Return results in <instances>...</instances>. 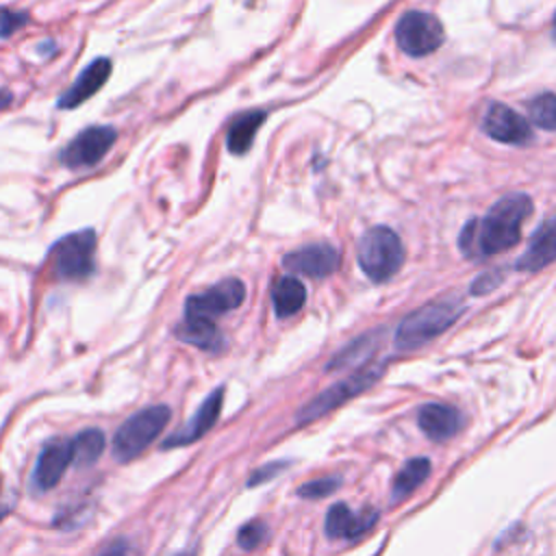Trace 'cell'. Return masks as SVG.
<instances>
[{"instance_id":"1","label":"cell","mask_w":556,"mask_h":556,"mask_svg":"<svg viewBox=\"0 0 556 556\" xmlns=\"http://www.w3.org/2000/svg\"><path fill=\"white\" fill-rule=\"evenodd\" d=\"M534 204L526 193H508L497 200L484 217L471 219L458 235V248L467 258H489L515 248L521 239V226Z\"/></svg>"},{"instance_id":"2","label":"cell","mask_w":556,"mask_h":556,"mask_svg":"<svg viewBox=\"0 0 556 556\" xmlns=\"http://www.w3.org/2000/svg\"><path fill=\"white\" fill-rule=\"evenodd\" d=\"M465 311L460 298H441L406 315L395 330L397 350H415L445 332Z\"/></svg>"},{"instance_id":"3","label":"cell","mask_w":556,"mask_h":556,"mask_svg":"<svg viewBox=\"0 0 556 556\" xmlns=\"http://www.w3.org/2000/svg\"><path fill=\"white\" fill-rule=\"evenodd\" d=\"M358 265L374 282H387L404 263V243L387 226L369 228L356 243Z\"/></svg>"},{"instance_id":"4","label":"cell","mask_w":556,"mask_h":556,"mask_svg":"<svg viewBox=\"0 0 556 556\" xmlns=\"http://www.w3.org/2000/svg\"><path fill=\"white\" fill-rule=\"evenodd\" d=\"M167 421H169V408L163 404L148 406L130 415L115 432L113 456L119 463H130L163 432Z\"/></svg>"},{"instance_id":"5","label":"cell","mask_w":556,"mask_h":556,"mask_svg":"<svg viewBox=\"0 0 556 556\" xmlns=\"http://www.w3.org/2000/svg\"><path fill=\"white\" fill-rule=\"evenodd\" d=\"M52 276L59 280L80 282L96 269V235L91 228L61 237L50 248Z\"/></svg>"},{"instance_id":"6","label":"cell","mask_w":556,"mask_h":556,"mask_svg":"<svg viewBox=\"0 0 556 556\" xmlns=\"http://www.w3.org/2000/svg\"><path fill=\"white\" fill-rule=\"evenodd\" d=\"M443 24L428 11H408L395 24V41L408 56H426L441 48Z\"/></svg>"},{"instance_id":"7","label":"cell","mask_w":556,"mask_h":556,"mask_svg":"<svg viewBox=\"0 0 556 556\" xmlns=\"http://www.w3.org/2000/svg\"><path fill=\"white\" fill-rule=\"evenodd\" d=\"M382 376V367H367L358 374H352L345 380L334 382L332 387H328L326 391H321L319 395H315L304 408L298 410V424H308L315 421L319 417H324L326 413L334 410L337 406L345 404L350 397L363 393L365 389H369L378 378Z\"/></svg>"},{"instance_id":"8","label":"cell","mask_w":556,"mask_h":556,"mask_svg":"<svg viewBox=\"0 0 556 556\" xmlns=\"http://www.w3.org/2000/svg\"><path fill=\"white\" fill-rule=\"evenodd\" d=\"M117 139V130L113 126H89L80 130L59 154L65 167H93L98 165L111 146Z\"/></svg>"},{"instance_id":"9","label":"cell","mask_w":556,"mask_h":556,"mask_svg":"<svg viewBox=\"0 0 556 556\" xmlns=\"http://www.w3.org/2000/svg\"><path fill=\"white\" fill-rule=\"evenodd\" d=\"M245 300V285L239 278H224L202 293L189 295L185 302V317L215 319Z\"/></svg>"},{"instance_id":"10","label":"cell","mask_w":556,"mask_h":556,"mask_svg":"<svg viewBox=\"0 0 556 556\" xmlns=\"http://www.w3.org/2000/svg\"><path fill=\"white\" fill-rule=\"evenodd\" d=\"M482 130L491 139L508 146H526L532 141V128L526 117L502 102L489 104L482 117Z\"/></svg>"},{"instance_id":"11","label":"cell","mask_w":556,"mask_h":556,"mask_svg":"<svg viewBox=\"0 0 556 556\" xmlns=\"http://www.w3.org/2000/svg\"><path fill=\"white\" fill-rule=\"evenodd\" d=\"M341 263V252L330 243H308L293 250L282 258V265L293 274H304L308 278H326L337 271Z\"/></svg>"},{"instance_id":"12","label":"cell","mask_w":556,"mask_h":556,"mask_svg":"<svg viewBox=\"0 0 556 556\" xmlns=\"http://www.w3.org/2000/svg\"><path fill=\"white\" fill-rule=\"evenodd\" d=\"M72 463V443L67 439H59L48 443L37 463H35V471H33V484L37 486V491H50L59 484V480L63 478L65 469Z\"/></svg>"},{"instance_id":"13","label":"cell","mask_w":556,"mask_h":556,"mask_svg":"<svg viewBox=\"0 0 556 556\" xmlns=\"http://www.w3.org/2000/svg\"><path fill=\"white\" fill-rule=\"evenodd\" d=\"M111 61L106 56H98L93 59L80 74L78 78L72 83L70 89H65L59 98V109H76L78 104L87 102L91 96H96L104 83L111 76Z\"/></svg>"},{"instance_id":"14","label":"cell","mask_w":556,"mask_h":556,"mask_svg":"<svg viewBox=\"0 0 556 556\" xmlns=\"http://www.w3.org/2000/svg\"><path fill=\"white\" fill-rule=\"evenodd\" d=\"M222 400H224V389H215L204 402L202 406L195 410V415L191 417V421L187 426H182L180 430H176L169 439L163 441V447H180V445H189L193 441H198L200 437H204L217 421L219 410H222Z\"/></svg>"},{"instance_id":"15","label":"cell","mask_w":556,"mask_h":556,"mask_svg":"<svg viewBox=\"0 0 556 556\" xmlns=\"http://www.w3.org/2000/svg\"><path fill=\"white\" fill-rule=\"evenodd\" d=\"M378 519L376 510L352 513L348 504H332L326 515V534L330 539H358L363 536Z\"/></svg>"},{"instance_id":"16","label":"cell","mask_w":556,"mask_h":556,"mask_svg":"<svg viewBox=\"0 0 556 556\" xmlns=\"http://www.w3.org/2000/svg\"><path fill=\"white\" fill-rule=\"evenodd\" d=\"M556 261V217L534 230L526 252L517 258L515 269L539 271Z\"/></svg>"},{"instance_id":"17","label":"cell","mask_w":556,"mask_h":556,"mask_svg":"<svg viewBox=\"0 0 556 556\" xmlns=\"http://www.w3.org/2000/svg\"><path fill=\"white\" fill-rule=\"evenodd\" d=\"M417 421H419V428L424 430V434L428 439H432V441H447L460 428V413L454 406H450V404L430 402V404L419 408Z\"/></svg>"},{"instance_id":"18","label":"cell","mask_w":556,"mask_h":556,"mask_svg":"<svg viewBox=\"0 0 556 556\" xmlns=\"http://www.w3.org/2000/svg\"><path fill=\"white\" fill-rule=\"evenodd\" d=\"M176 337L185 343H191L200 350H208V352H217L224 343L219 328L215 326L213 319H202V317H185L178 326H176Z\"/></svg>"},{"instance_id":"19","label":"cell","mask_w":556,"mask_h":556,"mask_svg":"<svg viewBox=\"0 0 556 556\" xmlns=\"http://www.w3.org/2000/svg\"><path fill=\"white\" fill-rule=\"evenodd\" d=\"M271 302L278 317H291L304 306L306 289L295 276H282L271 287Z\"/></svg>"},{"instance_id":"20","label":"cell","mask_w":556,"mask_h":556,"mask_svg":"<svg viewBox=\"0 0 556 556\" xmlns=\"http://www.w3.org/2000/svg\"><path fill=\"white\" fill-rule=\"evenodd\" d=\"M263 122H265L263 111H245L243 115H239L228 128V137H226L228 150L232 154H245L252 148L256 130L261 128Z\"/></svg>"},{"instance_id":"21","label":"cell","mask_w":556,"mask_h":556,"mask_svg":"<svg viewBox=\"0 0 556 556\" xmlns=\"http://www.w3.org/2000/svg\"><path fill=\"white\" fill-rule=\"evenodd\" d=\"M70 443H72V463L78 467H89L102 456L106 439L102 430L87 428L78 432Z\"/></svg>"},{"instance_id":"22","label":"cell","mask_w":556,"mask_h":556,"mask_svg":"<svg viewBox=\"0 0 556 556\" xmlns=\"http://www.w3.org/2000/svg\"><path fill=\"white\" fill-rule=\"evenodd\" d=\"M430 473V460L428 458H413L408 460L395 476L393 489H391V500L400 502L408 497Z\"/></svg>"},{"instance_id":"23","label":"cell","mask_w":556,"mask_h":556,"mask_svg":"<svg viewBox=\"0 0 556 556\" xmlns=\"http://www.w3.org/2000/svg\"><path fill=\"white\" fill-rule=\"evenodd\" d=\"M528 113H530V119L539 128L556 132V93L545 91V93L534 96L528 102Z\"/></svg>"},{"instance_id":"24","label":"cell","mask_w":556,"mask_h":556,"mask_svg":"<svg viewBox=\"0 0 556 556\" xmlns=\"http://www.w3.org/2000/svg\"><path fill=\"white\" fill-rule=\"evenodd\" d=\"M269 534V528L265 521L261 519H254V521H248L241 530H239V536H237V543L239 547L243 549H256Z\"/></svg>"},{"instance_id":"25","label":"cell","mask_w":556,"mask_h":556,"mask_svg":"<svg viewBox=\"0 0 556 556\" xmlns=\"http://www.w3.org/2000/svg\"><path fill=\"white\" fill-rule=\"evenodd\" d=\"M339 486V480L337 478H317V480H311V482H304L300 489H298V495L306 497V500H319V497H326L330 495L332 491H337Z\"/></svg>"},{"instance_id":"26","label":"cell","mask_w":556,"mask_h":556,"mask_svg":"<svg viewBox=\"0 0 556 556\" xmlns=\"http://www.w3.org/2000/svg\"><path fill=\"white\" fill-rule=\"evenodd\" d=\"M26 20H28L26 13L2 9L0 11V37H4V39L11 37L15 30H20L26 24Z\"/></svg>"},{"instance_id":"27","label":"cell","mask_w":556,"mask_h":556,"mask_svg":"<svg viewBox=\"0 0 556 556\" xmlns=\"http://www.w3.org/2000/svg\"><path fill=\"white\" fill-rule=\"evenodd\" d=\"M502 274H495V271H491V274H482L480 278H476L473 280V285H471V293L473 295H482V293H486V291H491V289H495L500 282H502Z\"/></svg>"},{"instance_id":"28","label":"cell","mask_w":556,"mask_h":556,"mask_svg":"<svg viewBox=\"0 0 556 556\" xmlns=\"http://www.w3.org/2000/svg\"><path fill=\"white\" fill-rule=\"evenodd\" d=\"M280 467H282V463H271V465H265V467H261L250 480H248V484L250 486H254V484H258V482H265L267 478H271L274 473H278L280 471Z\"/></svg>"},{"instance_id":"29","label":"cell","mask_w":556,"mask_h":556,"mask_svg":"<svg viewBox=\"0 0 556 556\" xmlns=\"http://www.w3.org/2000/svg\"><path fill=\"white\" fill-rule=\"evenodd\" d=\"M102 556H137V552L128 541H117Z\"/></svg>"},{"instance_id":"30","label":"cell","mask_w":556,"mask_h":556,"mask_svg":"<svg viewBox=\"0 0 556 556\" xmlns=\"http://www.w3.org/2000/svg\"><path fill=\"white\" fill-rule=\"evenodd\" d=\"M11 100H13V93L9 89H2L0 91V109H7L11 104Z\"/></svg>"},{"instance_id":"31","label":"cell","mask_w":556,"mask_h":556,"mask_svg":"<svg viewBox=\"0 0 556 556\" xmlns=\"http://www.w3.org/2000/svg\"><path fill=\"white\" fill-rule=\"evenodd\" d=\"M54 50H56L54 41H41V46H39V54H43V56H48V54L54 52Z\"/></svg>"},{"instance_id":"32","label":"cell","mask_w":556,"mask_h":556,"mask_svg":"<svg viewBox=\"0 0 556 556\" xmlns=\"http://www.w3.org/2000/svg\"><path fill=\"white\" fill-rule=\"evenodd\" d=\"M9 513H11V504H9V502H2V500H0V521H2V519H4V517H7Z\"/></svg>"},{"instance_id":"33","label":"cell","mask_w":556,"mask_h":556,"mask_svg":"<svg viewBox=\"0 0 556 556\" xmlns=\"http://www.w3.org/2000/svg\"><path fill=\"white\" fill-rule=\"evenodd\" d=\"M176 556H193L191 552H182V554H176Z\"/></svg>"},{"instance_id":"34","label":"cell","mask_w":556,"mask_h":556,"mask_svg":"<svg viewBox=\"0 0 556 556\" xmlns=\"http://www.w3.org/2000/svg\"><path fill=\"white\" fill-rule=\"evenodd\" d=\"M552 33H554V39H556V15H554V30Z\"/></svg>"}]
</instances>
